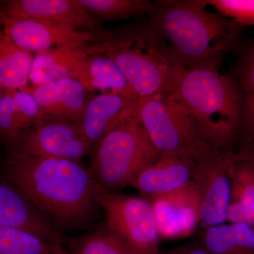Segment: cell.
I'll return each mask as SVG.
<instances>
[{
	"label": "cell",
	"instance_id": "obj_1",
	"mask_svg": "<svg viewBox=\"0 0 254 254\" xmlns=\"http://www.w3.org/2000/svg\"><path fill=\"white\" fill-rule=\"evenodd\" d=\"M5 175L40 211L62 226L84 224L98 206V185L89 168L78 161L11 151Z\"/></svg>",
	"mask_w": 254,
	"mask_h": 254
},
{
	"label": "cell",
	"instance_id": "obj_31",
	"mask_svg": "<svg viewBox=\"0 0 254 254\" xmlns=\"http://www.w3.org/2000/svg\"><path fill=\"white\" fill-rule=\"evenodd\" d=\"M5 90H6V88H4V87L1 86V84H0V100H1V98H2L3 95H4Z\"/></svg>",
	"mask_w": 254,
	"mask_h": 254
},
{
	"label": "cell",
	"instance_id": "obj_13",
	"mask_svg": "<svg viewBox=\"0 0 254 254\" xmlns=\"http://www.w3.org/2000/svg\"><path fill=\"white\" fill-rule=\"evenodd\" d=\"M138 98L101 93L91 98L78 124L92 148L110 131L138 115Z\"/></svg>",
	"mask_w": 254,
	"mask_h": 254
},
{
	"label": "cell",
	"instance_id": "obj_25",
	"mask_svg": "<svg viewBox=\"0 0 254 254\" xmlns=\"http://www.w3.org/2000/svg\"><path fill=\"white\" fill-rule=\"evenodd\" d=\"M13 98L16 141L23 132L27 131L48 115L42 109L34 97L28 92L24 90H14Z\"/></svg>",
	"mask_w": 254,
	"mask_h": 254
},
{
	"label": "cell",
	"instance_id": "obj_29",
	"mask_svg": "<svg viewBox=\"0 0 254 254\" xmlns=\"http://www.w3.org/2000/svg\"><path fill=\"white\" fill-rule=\"evenodd\" d=\"M158 254H210L204 247L194 245H186L177 247L165 252H160Z\"/></svg>",
	"mask_w": 254,
	"mask_h": 254
},
{
	"label": "cell",
	"instance_id": "obj_18",
	"mask_svg": "<svg viewBox=\"0 0 254 254\" xmlns=\"http://www.w3.org/2000/svg\"><path fill=\"white\" fill-rule=\"evenodd\" d=\"M95 43L80 64L74 79L89 92L113 93L132 98L138 97L114 60L105 54Z\"/></svg>",
	"mask_w": 254,
	"mask_h": 254
},
{
	"label": "cell",
	"instance_id": "obj_9",
	"mask_svg": "<svg viewBox=\"0 0 254 254\" xmlns=\"http://www.w3.org/2000/svg\"><path fill=\"white\" fill-rule=\"evenodd\" d=\"M11 151L28 156L78 161L93 148L79 127L61 119L47 116L23 132Z\"/></svg>",
	"mask_w": 254,
	"mask_h": 254
},
{
	"label": "cell",
	"instance_id": "obj_30",
	"mask_svg": "<svg viewBox=\"0 0 254 254\" xmlns=\"http://www.w3.org/2000/svg\"><path fill=\"white\" fill-rule=\"evenodd\" d=\"M55 254H70L67 253V252H65V251H64L63 249H62V247H60V246H58V247H57L56 252H55Z\"/></svg>",
	"mask_w": 254,
	"mask_h": 254
},
{
	"label": "cell",
	"instance_id": "obj_15",
	"mask_svg": "<svg viewBox=\"0 0 254 254\" xmlns=\"http://www.w3.org/2000/svg\"><path fill=\"white\" fill-rule=\"evenodd\" d=\"M0 226L26 230L59 245L60 235L54 222L16 187L2 181H0Z\"/></svg>",
	"mask_w": 254,
	"mask_h": 254
},
{
	"label": "cell",
	"instance_id": "obj_28",
	"mask_svg": "<svg viewBox=\"0 0 254 254\" xmlns=\"http://www.w3.org/2000/svg\"><path fill=\"white\" fill-rule=\"evenodd\" d=\"M14 90L6 89L0 100V138L9 146L16 141L14 128Z\"/></svg>",
	"mask_w": 254,
	"mask_h": 254
},
{
	"label": "cell",
	"instance_id": "obj_14",
	"mask_svg": "<svg viewBox=\"0 0 254 254\" xmlns=\"http://www.w3.org/2000/svg\"><path fill=\"white\" fill-rule=\"evenodd\" d=\"M192 170L191 157L159 153L138 172L130 185L149 199L186 185L191 181Z\"/></svg>",
	"mask_w": 254,
	"mask_h": 254
},
{
	"label": "cell",
	"instance_id": "obj_23",
	"mask_svg": "<svg viewBox=\"0 0 254 254\" xmlns=\"http://www.w3.org/2000/svg\"><path fill=\"white\" fill-rule=\"evenodd\" d=\"M243 98V116L241 133L248 145L254 143V42L241 62L235 76Z\"/></svg>",
	"mask_w": 254,
	"mask_h": 254
},
{
	"label": "cell",
	"instance_id": "obj_4",
	"mask_svg": "<svg viewBox=\"0 0 254 254\" xmlns=\"http://www.w3.org/2000/svg\"><path fill=\"white\" fill-rule=\"evenodd\" d=\"M99 47L117 64L138 98L170 93L184 69L150 20L107 31Z\"/></svg>",
	"mask_w": 254,
	"mask_h": 254
},
{
	"label": "cell",
	"instance_id": "obj_8",
	"mask_svg": "<svg viewBox=\"0 0 254 254\" xmlns=\"http://www.w3.org/2000/svg\"><path fill=\"white\" fill-rule=\"evenodd\" d=\"M232 151V147L208 141L191 157V180L200 198V222L208 228L227 221L231 202L229 168Z\"/></svg>",
	"mask_w": 254,
	"mask_h": 254
},
{
	"label": "cell",
	"instance_id": "obj_11",
	"mask_svg": "<svg viewBox=\"0 0 254 254\" xmlns=\"http://www.w3.org/2000/svg\"><path fill=\"white\" fill-rule=\"evenodd\" d=\"M148 200L160 238L190 236L200 222V194L192 180L178 190Z\"/></svg>",
	"mask_w": 254,
	"mask_h": 254
},
{
	"label": "cell",
	"instance_id": "obj_3",
	"mask_svg": "<svg viewBox=\"0 0 254 254\" xmlns=\"http://www.w3.org/2000/svg\"><path fill=\"white\" fill-rule=\"evenodd\" d=\"M170 95L195 119L205 141L232 147L242 130L243 98L236 78L220 67L184 68Z\"/></svg>",
	"mask_w": 254,
	"mask_h": 254
},
{
	"label": "cell",
	"instance_id": "obj_5",
	"mask_svg": "<svg viewBox=\"0 0 254 254\" xmlns=\"http://www.w3.org/2000/svg\"><path fill=\"white\" fill-rule=\"evenodd\" d=\"M93 149L90 171L98 186L113 192L131 185L159 153L138 114L105 135Z\"/></svg>",
	"mask_w": 254,
	"mask_h": 254
},
{
	"label": "cell",
	"instance_id": "obj_17",
	"mask_svg": "<svg viewBox=\"0 0 254 254\" xmlns=\"http://www.w3.org/2000/svg\"><path fill=\"white\" fill-rule=\"evenodd\" d=\"M231 202L227 221L254 227V153L247 146L230 158Z\"/></svg>",
	"mask_w": 254,
	"mask_h": 254
},
{
	"label": "cell",
	"instance_id": "obj_27",
	"mask_svg": "<svg viewBox=\"0 0 254 254\" xmlns=\"http://www.w3.org/2000/svg\"><path fill=\"white\" fill-rule=\"evenodd\" d=\"M217 12L243 26H254V0H203Z\"/></svg>",
	"mask_w": 254,
	"mask_h": 254
},
{
	"label": "cell",
	"instance_id": "obj_2",
	"mask_svg": "<svg viewBox=\"0 0 254 254\" xmlns=\"http://www.w3.org/2000/svg\"><path fill=\"white\" fill-rule=\"evenodd\" d=\"M203 0L156 1L150 21L184 68L220 67L242 26L206 9Z\"/></svg>",
	"mask_w": 254,
	"mask_h": 254
},
{
	"label": "cell",
	"instance_id": "obj_6",
	"mask_svg": "<svg viewBox=\"0 0 254 254\" xmlns=\"http://www.w3.org/2000/svg\"><path fill=\"white\" fill-rule=\"evenodd\" d=\"M138 114L159 153L192 157L207 142L195 119L170 93L138 98Z\"/></svg>",
	"mask_w": 254,
	"mask_h": 254
},
{
	"label": "cell",
	"instance_id": "obj_10",
	"mask_svg": "<svg viewBox=\"0 0 254 254\" xmlns=\"http://www.w3.org/2000/svg\"><path fill=\"white\" fill-rule=\"evenodd\" d=\"M0 22L15 44L30 53L101 43L107 32L82 31L38 18L0 16Z\"/></svg>",
	"mask_w": 254,
	"mask_h": 254
},
{
	"label": "cell",
	"instance_id": "obj_7",
	"mask_svg": "<svg viewBox=\"0 0 254 254\" xmlns=\"http://www.w3.org/2000/svg\"><path fill=\"white\" fill-rule=\"evenodd\" d=\"M96 200L104 210L108 232L130 254H158L159 236L149 200L97 187Z\"/></svg>",
	"mask_w": 254,
	"mask_h": 254
},
{
	"label": "cell",
	"instance_id": "obj_22",
	"mask_svg": "<svg viewBox=\"0 0 254 254\" xmlns=\"http://www.w3.org/2000/svg\"><path fill=\"white\" fill-rule=\"evenodd\" d=\"M79 2L98 21L150 16L155 7V1L148 0H79Z\"/></svg>",
	"mask_w": 254,
	"mask_h": 254
},
{
	"label": "cell",
	"instance_id": "obj_21",
	"mask_svg": "<svg viewBox=\"0 0 254 254\" xmlns=\"http://www.w3.org/2000/svg\"><path fill=\"white\" fill-rule=\"evenodd\" d=\"M33 57L15 44L0 22V84L9 90L27 87Z\"/></svg>",
	"mask_w": 254,
	"mask_h": 254
},
{
	"label": "cell",
	"instance_id": "obj_24",
	"mask_svg": "<svg viewBox=\"0 0 254 254\" xmlns=\"http://www.w3.org/2000/svg\"><path fill=\"white\" fill-rule=\"evenodd\" d=\"M59 245L26 230L0 226V254H55Z\"/></svg>",
	"mask_w": 254,
	"mask_h": 254
},
{
	"label": "cell",
	"instance_id": "obj_19",
	"mask_svg": "<svg viewBox=\"0 0 254 254\" xmlns=\"http://www.w3.org/2000/svg\"><path fill=\"white\" fill-rule=\"evenodd\" d=\"M93 45L64 47L36 53L30 68V81L34 86H42L66 78L74 79L82 60Z\"/></svg>",
	"mask_w": 254,
	"mask_h": 254
},
{
	"label": "cell",
	"instance_id": "obj_20",
	"mask_svg": "<svg viewBox=\"0 0 254 254\" xmlns=\"http://www.w3.org/2000/svg\"><path fill=\"white\" fill-rule=\"evenodd\" d=\"M203 247L210 254H254V227L242 223L208 227Z\"/></svg>",
	"mask_w": 254,
	"mask_h": 254
},
{
	"label": "cell",
	"instance_id": "obj_26",
	"mask_svg": "<svg viewBox=\"0 0 254 254\" xmlns=\"http://www.w3.org/2000/svg\"><path fill=\"white\" fill-rule=\"evenodd\" d=\"M70 254H130L108 232L81 237L73 241Z\"/></svg>",
	"mask_w": 254,
	"mask_h": 254
},
{
	"label": "cell",
	"instance_id": "obj_12",
	"mask_svg": "<svg viewBox=\"0 0 254 254\" xmlns=\"http://www.w3.org/2000/svg\"><path fill=\"white\" fill-rule=\"evenodd\" d=\"M0 16L38 18L82 31H103L101 24L83 8L79 0H9L0 6Z\"/></svg>",
	"mask_w": 254,
	"mask_h": 254
},
{
	"label": "cell",
	"instance_id": "obj_16",
	"mask_svg": "<svg viewBox=\"0 0 254 254\" xmlns=\"http://www.w3.org/2000/svg\"><path fill=\"white\" fill-rule=\"evenodd\" d=\"M31 93L48 116L78 125L91 98L77 80L62 81L23 88Z\"/></svg>",
	"mask_w": 254,
	"mask_h": 254
},
{
	"label": "cell",
	"instance_id": "obj_32",
	"mask_svg": "<svg viewBox=\"0 0 254 254\" xmlns=\"http://www.w3.org/2000/svg\"></svg>",
	"mask_w": 254,
	"mask_h": 254
}]
</instances>
